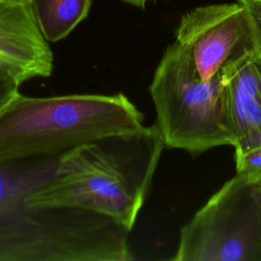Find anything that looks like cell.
<instances>
[{
    "label": "cell",
    "instance_id": "ba28073f",
    "mask_svg": "<svg viewBox=\"0 0 261 261\" xmlns=\"http://www.w3.org/2000/svg\"><path fill=\"white\" fill-rule=\"evenodd\" d=\"M225 85L228 129L234 152L261 144V53L257 50L227 65Z\"/></svg>",
    "mask_w": 261,
    "mask_h": 261
},
{
    "label": "cell",
    "instance_id": "277c9868",
    "mask_svg": "<svg viewBox=\"0 0 261 261\" xmlns=\"http://www.w3.org/2000/svg\"><path fill=\"white\" fill-rule=\"evenodd\" d=\"M149 92L165 147L199 155L218 146H231L221 74L202 80L177 41L163 53Z\"/></svg>",
    "mask_w": 261,
    "mask_h": 261
},
{
    "label": "cell",
    "instance_id": "52a82bcc",
    "mask_svg": "<svg viewBox=\"0 0 261 261\" xmlns=\"http://www.w3.org/2000/svg\"><path fill=\"white\" fill-rule=\"evenodd\" d=\"M48 43L30 0H0V68L19 86L51 75L54 59Z\"/></svg>",
    "mask_w": 261,
    "mask_h": 261
},
{
    "label": "cell",
    "instance_id": "5b68a950",
    "mask_svg": "<svg viewBox=\"0 0 261 261\" xmlns=\"http://www.w3.org/2000/svg\"><path fill=\"white\" fill-rule=\"evenodd\" d=\"M174 261H261V184L236 174L179 232Z\"/></svg>",
    "mask_w": 261,
    "mask_h": 261
},
{
    "label": "cell",
    "instance_id": "7c38bea8",
    "mask_svg": "<svg viewBox=\"0 0 261 261\" xmlns=\"http://www.w3.org/2000/svg\"><path fill=\"white\" fill-rule=\"evenodd\" d=\"M19 85L0 68V111L19 94Z\"/></svg>",
    "mask_w": 261,
    "mask_h": 261
},
{
    "label": "cell",
    "instance_id": "3957f363",
    "mask_svg": "<svg viewBox=\"0 0 261 261\" xmlns=\"http://www.w3.org/2000/svg\"><path fill=\"white\" fill-rule=\"evenodd\" d=\"M143 113L122 93L29 97L0 111V163L58 156L85 143L142 127Z\"/></svg>",
    "mask_w": 261,
    "mask_h": 261
},
{
    "label": "cell",
    "instance_id": "30bf717a",
    "mask_svg": "<svg viewBox=\"0 0 261 261\" xmlns=\"http://www.w3.org/2000/svg\"><path fill=\"white\" fill-rule=\"evenodd\" d=\"M238 175L248 181L261 184V144L243 152H234Z\"/></svg>",
    "mask_w": 261,
    "mask_h": 261
},
{
    "label": "cell",
    "instance_id": "8992f818",
    "mask_svg": "<svg viewBox=\"0 0 261 261\" xmlns=\"http://www.w3.org/2000/svg\"><path fill=\"white\" fill-rule=\"evenodd\" d=\"M174 40L186 48L204 81L258 50L251 19L239 1L188 11L180 18Z\"/></svg>",
    "mask_w": 261,
    "mask_h": 261
},
{
    "label": "cell",
    "instance_id": "6da1fadb",
    "mask_svg": "<svg viewBox=\"0 0 261 261\" xmlns=\"http://www.w3.org/2000/svg\"><path fill=\"white\" fill-rule=\"evenodd\" d=\"M61 155L0 163V261L133 260L129 231L110 218L29 204L28 197L51 179Z\"/></svg>",
    "mask_w": 261,
    "mask_h": 261
},
{
    "label": "cell",
    "instance_id": "4fadbf2b",
    "mask_svg": "<svg viewBox=\"0 0 261 261\" xmlns=\"http://www.w3.org/2000/svg\"><path fill=\"white\" fill-rule=\"evenodd\" d=\"M125 3H128L133 6H136V7H139V8H142V9H145V6L147 4V2L149 1H155V0H123Z\"/></svg>",
    "mask_w": 261,
    "mask_h": 261
},
{
    "label": "cell",
    "instance_id": "7a4b0ae2",
    "mask_svg": "<svg viewBox=\"0 0 261 261\" xmlns=\"http://www.w3.org/2000/svg\"><path fill=\"white\" fill-rule=\"evenodd\" d=\"M164 147L155 123L85 143L60 156L51 179L28 202L94 212L130 231Z\"/></svg>",
    "mask_w": 261,
    "mask_h": 261
},
{
    "label": "cell",
    "instance_id": "9c48e42d",
    "mask_svg": "<svg viewBox=\"0 0 261 261\" xmlns=\"http://www.w3.org/2000/svg\"><path fill=\"white\" fill-rule=\"evenodd\" d=\"M37 24L47 42L66 38L89 13L91 0H30Z\"/></svg>",
    "mask_w": 261,
    "mask_h": 261
},
{
    "label": "cell",
    "instance_id": "8fae6325",
    "mask_svg": "<svg viewBox=\"0 0 261 261\" xmlns=\"http://www.w3.org/2000/svg\"><path fill=\"white\" fill-rule=\"evenodd\" d=\"M247 10L251 19L257 49L261 53V0H238Z\"/></svg>",
    "mask_w": 261,
    "mask_h": 261
}]
</instances>
